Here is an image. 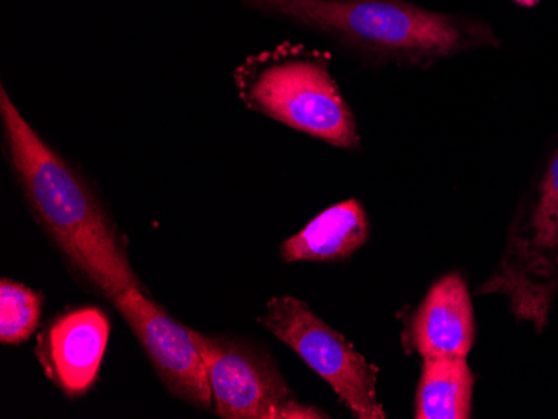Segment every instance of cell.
Instances as JSON below:
<instances>
[{
  "instance_id": "obj_10",
  "label": "cell",
  "mask_w": 558,
  "mask_h": 419,
  "mask_svg": "<svg viewBox=\"0 0 558 419\" xmlns=\"http://www.w3.org/2000/svg\"><path fill=\"white\" fill-rule=\"evenodd\" d=\"M372 226L359 199H347L319 212L300 233L279 246L283 262H337L368 243Z\"/></svg>"
},
{
  "instance_id": "obj_3",
  "label": "cell",
  "mask_w": 558,
  "mask_h": 419,
  "mask_svg": "<svg viewBox=\"0 0 558 419\" xmlns=\"http://www.w3.org/2000/svg\"><path fill=\"white\" fill-rule=\"evenodd\" d=\"M328 52L284 42L251 56L234 71L251 111L347 151H360L359 122L329 71Z\"/></svg>"
},
{
  "instance_id": "obj_12",
  "label": "cell",
  "mask_w": 558,
  "mask_h": 419,
  "mask_svg": "<svg viewBox=\"0 0 558 419\" xmlns=\"http://www.w3.org/2000/svg\"><path fill=\"white\" fill-rule=\"evenodd\" d=\"M43 294L17 281H0V343L21 344L33 336L43 312Z\"/></svg>"
},
{
  "instance_id": "obj_1",
  "label": "cell",
  "mask_w": 558,
  "mask_h": 419,
  "mask_svg": "<svg viewBox=\"0 0 558 419\" xmlns=\"http://www.w3.org/2000/svg\"><path fill=\"white\" fill-rule=\"evenodd\" d=\"M0 126L22 196L72 271L111 305L125 289L143 287L124 239L93 187L31 126L4 86Z\"/></svg>"
},
{
  "instance_id": "obj_6",
  "label": "cell",
  "mask_w": 558,
  "mask_h": 419,
  "mask_svg": "<svg viewBox=\"0 0 558 419\" xmlns=\"http://www.w3.org/2000/svg\"><path fill=\"white\" fill-rule=\"evenodd\" d=\"M209 383L213 411L225 419H329L318 406L298 399L268 352L250 341L191 330Z\"/></svg>"
},
{
  "instance_id": "obj_4",
  "label": "cell",
  "mask_w": 558,
  "mask_h": 419,
  "mask_svg": "<svg viewBox=\"0 0 558 419\" xmlns=\"http://www.w3.org/2000/svg\"><path fill=\"white\" fill-rule=\"evenodd\" d=\"M476 294L504 299L517 323L547 331L558 301V139L517 202Z\"/></svg>"
},
{
  "instance_id": "obj_5",
  "label": "cell",
  "mask_w": 558,
  "mask_h": 419,
  "mask_svg": "<svg viewBox=\"0 0 558 419\" xmlns=\"http://www.w3.org/2000/svg\"><path fill=\"white\" fill-rule=\"evenodd\" d=\"M259 323L325 380L354 418L387 419L376 391L378 366L306 303L294 296H276L266 303Z\"/></svg>"
},
{
  "instance_id": "obj_13",
  "label": "cell",
  "mask_w": 558,
  "mask_h": 419,
  "mask_svg": "<svg viewBox=\"0 0 558 419\" xmlns=\"http://www.w3.org/2000/svg\"><path fill=\"white\" fill-rule=\"evenodd\" d=\"M515 4L523 5V8H534L541 0H513Z\"/></svg>"
},
{
  "instance_id": "obj_7",
  "label": "cell",
  "mask_w": 558,
  "mask_h": 419,
  "mask_svg": "<svg viewBox=\"0 0 558 419\" xmlns=\"http://www.w3.org/2000/svg\"><path fill=\"white\" fill-rule=\"evenodd\" d=\"M112 306L140 341L159 380L175 398L205 411L215 409L208 369L191 328L178 323L161 306L147 298L143 287L125 289Z\"/></svg>"
},
{
  "instance_id": "obj_2",
  "label": "cell",
  "mask_w": 558,
  "mask_h": 419,
  "mask_svg": "<svg viewBox=\"0 0 558 419\" xmlns=\"http://www.w3.org/2000/svg\"><path fill=\"white\" fill-rule=\"evenodd\" d=\"M251 11L326 37L373 65L429 69L497 47L484 19L432 11L410 0H240Z\"/></svg>"
},
{
  "instance_id": "obj_9",
  "label": "cell",
  "mask_w": 558,
  "mask_h": 419,
  "mask_svg": "<svg viewBox=\"0 0 558 419\" xmlns=\"http://www.w3.org/2000/svg\"><path fill=\"white\" fill-rule=\"evenodd\" d=\"M109 319L94 306L71 309L52 321L37 340L40 366L62 393L83 396L99 377L109 341Z\"/></svg>"
},
{
  "instance_id": "obj_8",
  "label": "cell",
  "mask_w": 558,
  "mask_h": 419,
  "mask_svg": "<svg viewBox=\"0 0 558 419\" xmlns=\"http://www.w3.org/2000/svg\"><path fill=\"white\" fill-rule=\"evenodd\" d=\"M401 321L400 340L407 355L469 358L476 340V319L463 274L453 271L438 278Z\"/></svg>"
},
{
  "instance_id": "obj_11",
  "label": "cell",
  "mask_w": 558,
  "mask_h": 419,
  "mask_svg": "<svg viewBox=\"0 0 558 419\" xmlns=\"http://www.w3.org/2000/svg\"><path fill=\"white\" fill-rule=\"evenodd\" d=\"M475 381L469 358H423L413 418L469 419Z\"/></svg>"
}]
</instances>
